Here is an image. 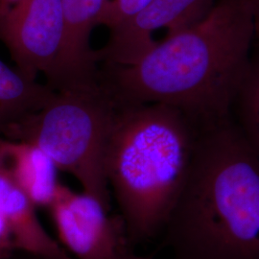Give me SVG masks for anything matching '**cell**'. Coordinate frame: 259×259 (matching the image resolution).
<instances>
[{
  "mask_svg": "<svg viewBox=\"0 0 259 259\" xmlns=\"http://www.w3.org/2000/svg\"><path fill=\"white\" fill-rule=\"evenodd\" d=\"M254 40L251 0H217L204 19L134 65H101L99 73L117 102L167 105L202 129L231 117Z\"/></svg>",
  "mask_w": 259,
  "mask_h": 259,
  "instance_id": "1",
  "label": "cell"
},
{
  "mask_svg": "<svg viewBox=\"0 0 259 259\" xmlns=\"http://www.w3.org/2000/svg\"><path fill=\"white\" fill-rule=\"evenodd\" d=\"M163 231L175 259H259V157L231 117L200 131Z\"/></svg>",
  "mask_w": 259,
  "mask_h": 259,
  "instance_id": "2",
  "label": "cell"
},
{
  "mask_svg": "<svg viewBox=\"0 0 259 259\" xmlns=\"http://www.w3.org/2000/svg\"><path fill=\"white\" fill-rule=\"evenodd\" d=\"M200 131L173 107L117 102L104 166L131 243L164 230L186 185Z\"/></svg>",
  "mask_w": 259,
  "mask_h": 259,
  "instance_id": "3",
  "label": "cell"
},
{
  "mask_svg": "<svg viewBox=\"0 0 259 259\" xmlns=\"http://www.w3.org/2000/svg\"><path fill=\"white\" fill-rule=\"evenodd\" d=\"M117 102L100 74L90 82L52 90L45 103L11 125L3 138L37 145L60 171L111 209L105 151Z\"/></svg>",
  "mask_w": 259,
  "mask_h": 259,
  "instance_id": "4",
  "label": "cell"
},
{
  "mask_svg": "<svg viewBox=\"0 0 259 259\" xmlns=\"http://www.w3.org/2000/svg\"><path fill=\"white\" fill-rule=\"evenodd\" d=\"M65 33L62 0H19L0 8V41L28 79L44 75L47 83L53 78Z\"/></svg>",
  "mask_w": 259,
  "mask_h": 259,
  "instance_id": "5",
  "label": "cell"
},
{
  "mask_svg": "<svg viewBox=\"0 0 259 259\" xmlns=\"http://www.w3.org/2000/svg\"><path fill=\"white\" fill-rule=\"evenodd\" d=\"M57 240L73 259H118L131 244L123 220L100 200L61 184L47 208Z\"/></svg>",
  "mask_w": 259,
  "mask_h": 259,
  "instance_id": "6",
  "label": "cell"
},
{
  "mask_svg": "<svg viewBox=\"0 0 259 259\" xmlns=\"http://www.w3.org/2000/svg\"><path fill=\"white\" fill-rule=\"evenodd\" d=\"M217 0H152L137 16L110 29L106 45L95 50L98 65H131L157 42L153 34L166 29L173 36L204 19Z\"/></svg>",
  "mask_w": 259,
  "mask_h": 259,
  "instance_id": "7",
  "label": "cell"
},
{
  "mask_svg": "<svg viewBox=\"0 0 259 259\" xmlns=\"http://www.w3.org/2000/svg\"><path fill=\"white\" fill-rule=\"evenodd\" d=\"M37 209L0 160V251L37 259H73L45 229Z\"/></svg>",
  "mask_w": 259,
  "mask_h": 259,
  "instance_id": "8",
  "label": "cell"
},
{
  "mask_svg": "<svg viewBox=\"0 0 259 259\" xmlns=\"http://www.w3.org/2000/svg\"><path fill=\"white\" fill-rule=\"evenodd\" d=\"M110 0H62L65 41L53 78V90L94 80L99 72L95 50L91 46L93 29L101 20Z\"/></svg>",
  "mask_w": 259,
  "mask_h": 259,
  "instance_id": "9",
  "label": "cell"
},
{
  "mask_svg": "<svg viewBox=\"0 0 259 259\" xmlns=\"http://www.w3.org/2000/svg\"><path fill=\"white\" fill-rule=\"evenodd\" d=\"M0 160L16 185L37 208H48L61 183L54 160L37 145L0 138Z\"/></svg>",
  "mask_w": 259,
  "mask_h": 259,
  "instance_id": "10",
  "label": "cell"
},
{
  "mask_svg": "<svg viewBox=\"0 0 259 259\" xmlns=\"http://www.w3.org/2000/svg\"><path fill=\"white\" fill-rule=\"evenodd\" d=\"M52 93L0 59V138L11 125L38 109Z\"/></svg>",
  "mask_w": 259,
  "mask_h": 259,
  "instance_id": "11",
  "label": "cell"
},
{
  "mask_svg": "<svg viewBox=\"0 0 259 259\" xmlns=\"http://www.w3.org/2000/svg\"><path fill=\"white\" fill-rule=\"evenodd\" d=\"M231 118L259 157V46L233 99Z\"/></svg>",
  "mask_w": 259,
  "mask_h": 259,
  "instance_id": "12",
  "label": "cell"
},
{
  "mask_svg": "<svg viewBox=\"0 0 259 259\" xmlns=\"http://www.w3.org/2000/svg\"><path fill=\"white\" fill-rule=\"evenodd\" d=\"M152 0H110L101 20L109 30L134 18L145 9Z\"/></svg>",
  "mask_w": 259,
  "mask_h": 259,
  "instance_id": "13",
  "label": "cell"
},
{
  "mask_svg": "<svg viewBox=\"0 0 259 259\" xmlns=\"http://www.w3.org/2000/svg\"><path fill=\"white\" fill-rule=\"evenodd\" d=\"M253 19H254V32H255V42L259 46V0H251Z\"/></svg>",
  "mask_w": 259,
  "mask_h": 259,
  "instance_id": "14",
  "label": "cell"
},
{
  "mask_svg": "<svg viewBox=\"0 0 259 259\" xmlns=\"http://www.w3.org/2000/svg\"><path fill=\"white\" fill-rule=\"evenodd\" d=\"M19 1V0H0V8L1 9L7 8V7H10V6L16 4Z\"/></svg>",
  "mask_w": 259,
  "mask_h": 259,
  "instance_id": "15",
  "label": "cell"
},
{
  "mask_svg": "<svg viewBox=\"0 0 259 259\" xmlns=\"http://www.w3.org/2000/svg\"><path fill=\"white\" fill-rule=\"evenodd\" d=\"M118 259H150L146 258V257H141V256H138V255H135V254H133V253H131V252H128V253H126V254H124V255H122L121 257H119Z\"/></svg>",
  "mask_w": 259,
  "mask_h": 259,
  "instance_id": "16",
  "label": "cell"
},
{
  "mask_svg": "<svg viewBox=\"0 0 259 259\" xmlns=\"http://www.w3.org/2000/svg\"><path fill=\"white\" fill-rule=\"evenodd\" d=\"M12 255H13V254H12ZM10 256H11V255H7V254H5V253H3V252L0 251V259L8 258Z\"/></svg>",
  "mask_w": 259,
  "mask_h": 259,
  "instance_id": "17",
  "label": "cell"
},
{
  "mask_svg": "<svg viewBox=\"0 0 259 259\" xmlns=\"http://www.w3.org/2000/svg\"><path fill=\"white\" fill-rule=\"evenodd\" d=\"M18 254H19V252H16V253H14L13 255H11L10 257L6 259H18Z\"/></svg>",
  "mask_w": 259,
  "mask_h": 259,
  "instance_id": "18",
  "label": "cell"
}]
</instances>
